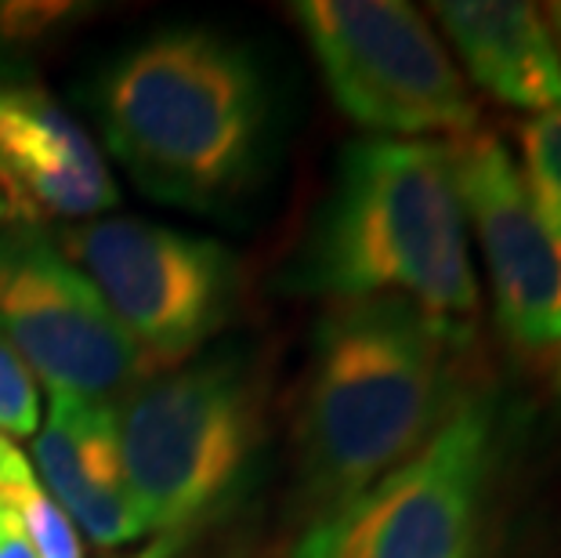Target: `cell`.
I'll return each mask as SVG.
<instances>
[{"instance_id": "6da1fadb", "label": "cell", "mask_w": 561, "mask_h": 558, "mask_svg": "<svg viewBox=\"0 0 561 558\" xmlns=\"http://www.w3.org/2000/svg\"><path fill=\"white\" fill-rule=\"evenodd\" d=\"M297 283L333 305L399 298L468 349L482 291L449 141H352L312 221Z\"/></svg>"}, {"instance_id": "7c38bea8", "label": "cell", "mask_w": 561, "mask_h": 558, "mask_svg": "<svg viewBox=\"0 0 561 558\" xmlns=\"http://www.w3.org/2000/svg\"><path fill=\"white\" fill-rule=\"evenodd\" d=\"M471 80L496 102L525 113L561 110V55L543 11L507 0L432 4Z\"/></svg>"}, {"instance_id": "e0dca14e", "label": "cell", "mask_w": 561, "mask_h": 558, "mask_svg": "<svg viewBox=\"0 0 561 558\" xmlns=\"http://www.w3.org/2000/svg\"><path fill=\"white\" fill-rule=\"evenodd\" d=\"M540 11H543L547 30H551V37H554L558 55H561V0H558V4H547V8H540Z\"/></svg>"}, {"instance_id": "2e32d148", "label": "cell", "mask_w": 561, "mask_h": 558, "mask_svg": "<svg viewBox=\"0 0 561 558\" xmlns=\"http://www.w3.org/2000/svg\"><path fill=\"white\" fill-rule=\"evenodd\" d=\"M0 558H41L33 540L26 537V529H22V522L4 504H0Z\"/></svg>"}, {"instance_id": "30bf717a", "label": "cell", "mask_w": 561, "mask_h": 558, "mask_svg": "<svg viewBox=\"0 0 561 558\" xmlns=\"http://www.w3.org/2000/svg\"><path fill=\"white\" fill-rule=\"evenodd\" d=\"M94 138L62 102L22 77H0V229H41L116 207Z\"/></svg>"}, {"instance_id": "9c48e42d", "label": "cell", "mask_w": 561, "mask_h": 558, "mask_svg": "<svg viewBox=\"0 0 561 558\" xmlns=\"http://www.w3.org/2000/svg\"><path fill=\"white\" fill-rule=\"evenodd\" d=\"M449 146L463 215L485 258L500 334L525 363L561 382V236L496 135L474 130Z\"/></svg>"}, {"instance_id": "9a60e30c", "label": "cell", "mask_w": 561, "mask_h": 558, "mask_svg": "<svg viewBox=\"0 0 561 558\" xmlns=\"http://www.w3.org/2000/svg\"><path fill=\"white\" fill-rule=\"evenodd\" d=\"M41 429V391L26 363L0 341V435L26 439Z\"/></svg>"}, {"instance_id": "3957f363", "label": "cell", "mask_w": 561, "mask_h": 558, "mask_svg": "<svg viewBox=\"0 0 561 558\" xmlns=\"http://www.w3.org/2000/svg\"><path fill=\"white\" fill-rule=\"evenodd\" d=\"M94 110L124 171L149 196L193 210L254 178L268 127L254 58L203 30L160 33L116 58Z\"/></svg>"}, {"instance_id": "8fae6325", "label": "cell", "mask_w": 561, "mask_h": 558, "mask_svg": "<svg viewBox=\"0 0 561 558\" xmlns=\"http://www.w3.org/2000/svg\"><path fill=\"white\" fill-rule=\"evenodd\" d=\"M33 460L44 490L99 548H124L141 537L124 482L113 402L51 391L47 418L33 435Z\"/></svg>"}, {"instance_id": "8992f818", "label": "cell", "mask_w": 561, "mask_h": 558, "mask_svg": "<svg viewBox=\"0 0 561 558\" xmlns=\"http://www.w3.org/2000/svg\"><path fill=\"white\" fill-rule=\"evenodd\" d=\"M297 26L337 110L380 138L479 130L468 80L427 19L399 0H305Z\"/></svg>"}, {"instance_id": "5bb4252c", "label": "cell", "mask_w": 561, "mask_h": 558, "mask_svg": "<svg viewBox=\"0 0 561 558\" xmlns=\"http://www.w3.org/2000/svg\"><path fill=\"white\" fill-rule=\"evenodd\" d=\"M518 138L525 152L522 174L529 182V193L536 200V207L543 210V218L561 236V110L525 121Z\"/></svg>"}, {"instance_id": "277c9868", "label": "cell", "mask_w": 561, "mask_h": 558, "mask_svg": "<svg viewBox=\"0 0 561 558\" xmlns=\"http://www.w3.org/2000/svg\"><path fill=\"white\" fill-rule=\"evenodd\" d=\"M113 410L141 533L174 537L240 479L257 443L261 391L250 363L221 352L130 388Z\"/></svg>"}, {"instance_id": "52a82bcc", "label": "cell", "mask_w": 561, "mask_h": 558, "mask_svg": "<svg viewBox=\"0 0 561 558\" xmlns=\"http://www.w3.org/2000/svg\"><path fill=\"white\" fill-rule=\"evenodd\" d=\"M58 251L91 280L146 374L182 366L232 316L236 261L218 240L121 215L69 225Z\"/></svg>"}, {"instance_id": "4fadbf2b", "label": "cell", "mask_w": 561, "mask_h": 558, "mask_svg": "<svg viewBox=\"0 0 561 558\" xmlns=\"http://www.w3.org/2000/svg\"><path fill=\"white\" fill-rule=\"evenodd\" d=\"M0 504L22 522L41 558H83L77 526L44 490L30 457L4 435H0Z\"/></svg>"}, {"instance_id": "ba28073f", "label": "cell", "mask_w": 561, "mask_h": 558, "mask_svg": "<svg viewBox=\"0 0 561 558\" xmlns=\"http://www.w3.org/2000/svg\"><path fill=\"white\" fill-rule=\"evenodd\" d=\"M0 341L47 391L110 402L146 377L91 280L41 229H0Z\"/></svg>"}, {"instance_id": "7a4b0ae2", "label": "cell", "mask_w": 561, "mask_h": 558, "mask_svg": "<svg viewBox=\"0 0 561 558\" xmlns=\"http://www.w3.org/2000/svg\"><path fill=\"white\" fill-rule=\"evenodd\" d=\"M453 352L457 344L399 298L337 301L322 316L294 421L316 522L344 512L449 418L460 399Z\"/></svg>"}, {"instance_id": "5b68a950", "label": "cell", "mask_w": 561, "mask_h": 558, "mask_svg": "<svg viewBox=\"0 0 561 558\" xmlns=\"http://www.w3.org/2000/svg\"><path fill=\"white\" fill-rule=\"evenodd\" d=\"M500 457V402L460 396L435 435L344 512L312 522L294 558H474Z\"/></svg>"}]
</instances>
